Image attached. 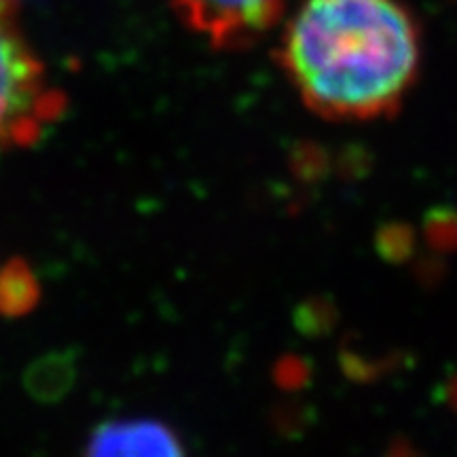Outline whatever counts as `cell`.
Here are the masks:
<instances>
[{
	"label": "cell",
	"mask_w": 457,
	"mask_h": 457,
	"mask_svg": "<svg viewBox=\"0 0 457 457\" xmlns=\"http://www.w3.org/2000/svg\"><path fill=\"white\" fill-rule=\"evenodd\" d=\"M420 32L400 0H305L278 62L303 104L333 121L398 111L420 71Z\"/></svg>",
	"instance_id": "6da1fadb"
},
{
	"label": "cell",
	"mask_w": 457,
	"mask_h": 457,
	"mask_svg": "<svg viewBox=\"0 0 457 457\" xmlns=\"http://www.w3.org/2000/svg\"><path fill=\"white\" fill-rule=\"evenodd\" d=\"M64 111L17 24L15 0H0V145H34Z\"/></svg>",
	"instance_id": "7a4b0ae2"
},
{
	"label": "cell",
	"mask_w": 457,
	"mask_h": 457,
	"mask_svg": "<svg viewBox=\"0 0 457 457\" xmlns=\"http://www.w3.org/2000/svg\"><path fill=\"white\" fill-rule=\"evenodd\" d=\"M288 0H174L193 32L216 49H242L278 24Z\"/></svg>",
	"instance_id": "3957f363"
},
{
	"label": "cell",
	"mask_w": 457,
	"mask_h": 457,
	"mask_svg": "<svg viewBox=\"0 0 457 457\" xmlns=\"http://www.w3.org/2000/svg\"><path fill=\"white\" fill-rule=\"evenodd\" d=\"M85 457H187L168 426L151 420H125L100 426Z\"/></svg>",
	"instance_id": "277c9868"
},
{
	"label": "cell",
	"mask_w": 457,
	"mask_h": 457,
	"mask_svg": "<svg viewBox=\"0 0 457 457\" xmlns=\"http://www.w3.org/2000/svg\"><path fill=\"white\" fill-rule=\"evenodd\" d=\"M34 278L28 270L13 265L4 270L0 278V310L7 313H21L34 303Z\"/></svg>",
	"instance_id": "5b68a950"
}]
</instances>
